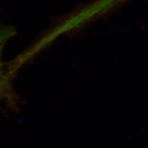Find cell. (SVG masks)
<instances>
[{
  "label": "cell",
  "instance_id": "6da1fadb",
  "mask_svg": "<svg viewBox=\"0 0 148 148\" xmlns=\"http://www.w3.org/2000/svg\"><path fill=\"white\" fill-rule=\"evenodd\" d=\"M13 33L11 29L0 27V54L6 41L12 36Z\"/></svg>",
  "mask_w": 148,
  "mask_h": 148
}]
</instances>
